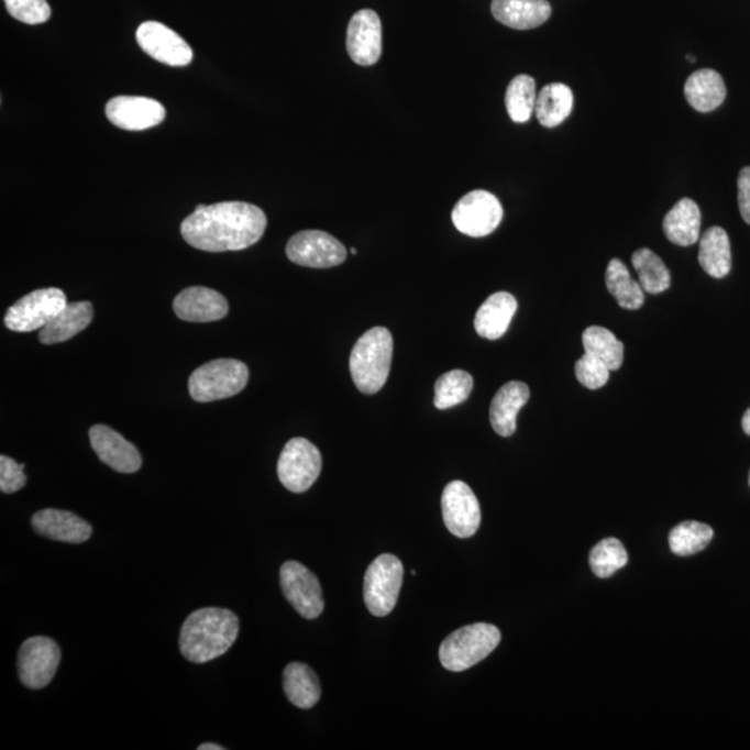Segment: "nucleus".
<instances>
[{
	"mask_svg": "<svg viewBox=\"0 0 750 750\" xmlns=\"http://www.w3.org/2000/svg\"><path fill=\"white\" fill-rule=\"evenodd\" d=\"M261 208L245 202L199 205L183 221L181 234L189 245L205 252L244 251L257 244L266 231Z\"/></svg>",
	"mask_w": 750,
	"mask_h": 750,
	"instance_id": "1",
	"label": "nucleus"
},
{
	"mask_svg": "<svg viewBox=\"0 0 750 750\" xmlns=\"http://www.w3.org/2000/svg\"><path fill=\"white\" fill-rule=\"evenodd\" d=\"M240 633L235 613L205 607L191 613L179 633V651L189 662L203 664L229 652Z\"/></svg>",
	"mask_w": 750,
	"mask_h": 750,
	"instance_id": "2",
	"label": "nucleus"
},
{
	"mask_svg": "<svg viewBox=\"0 0 750 750\" xmlns=\"http://www.w3.org/2000/svg\"><path fill=\"white\" fill-rule=\"evenodd\" d=\"M394 355V338L384 327L364 332L353 346L350 368L353 383L364 395H374L387 383Z\"/></svg>",
	"mask_w": 750,
	"mask_h": 750,
	"instance_id": "3",
	"label": "nucleus"
},
{
	"mask_svg": "<svg viewBox=\"0 0 750 750\" xmlns=\"http://www.w3.org/2000/svg\"><path fill=\"white\" fill-rule=\"evenodd\" d=\"M500 639L499 628L487 622L463 627L441 643V664L449 672H464L487 659L498 648Z\"/></svg>",
	"mask_w": 750,
	"mask_h": 750,
	"instance_id": "4",
	"label": "nucleus"
},
{
	"mask_svg": "<svg viewBox=\"0 0 750 750\" xmlns=\"http://www.w3.org/2000/svg\"><path fill=\"white\" fill-rule=\"evenodd\" d=\"M250 379V368L235 359H219L195 370L189 377L188 388L195 401L231 398L244 390Z\"/></svg>",
	"mask_w": 750,
	"mask_h": 750,
	"instance_id": "5",
	"label": "nucleus"
},
{
	"mask_svg": "<svg viewBox=\"0 0 750 750\" xmlns=\"http://www.w3.org/2000/svg\"><path fill=\"white\" fill-rule=\"evenodd\" d=\"M404 564L394 554L385 553L370 564L364 575V602L375 617L388 616L398 604L404 584Z\"/></svg>",
	"mask_w": 750,
	"mask_h": 750,
	"instance_id": "6",
	"label": "nucleus"
},
{
	"mask_svg": "<svg viewBox=\"0 0 750 750\" xmlns=\"http://www.w3.org/2000/svg\"><path fill=\"white\" fill-rule=\"evenodd\" d=\"M66 294L62 289H36L8 310L4 326L14 332L41 331L66 308Z\"/></svg>",
	"mask_w": 750,
	"mask_h": 750,
	"instance_id": "7",
	"label": "nucleus"
},
{
	"mask_svg": "<svg viewBox=\"0 0 750 750\" xmlns=\"http://www.w3.org/2000/svg\"><path fill=\"white\" fill-rule=\"evenodd\" d=\"M321 453L305 438H294L278 459L279 481L290 493L302 494L311 488L321 473Z\"/></svg>",
	"mask_w": 750,
	"mask_h": 750,
	"instance_id": "8",
	"label": "nucleus"
},
{
	"mask_svg": "<svg viewBox=\"0 0 750 750\" xmlns=\"http://www.w3.org/2000/svg\"><path fill=\"white\" fill-rule=\"evenodd\" d=\"M504 219V208L495 195L487 191H473L459 200L452 211L454 227L462 234L483 238L498 229Z\"/></svg>",
	"mask_w": 750,
	"mask_h": 750,
	"instance_id": "9",
	"label": "nucleus"
},
{
	"mask_svg": "<svg viewBox=\"0 0 750 750\" xmlns=\"http://www.w3.org/2000/svg\"><path fill=\"white\" fill-rule=\"evenodd\" d=\"M62 652L52 638L33 637L21 646L18 670L21 683L30 690H42L51 684L59 668Z\"/></svg>",
	"mask_w": 750,
	"mask_h": 750,
	"instance_id": "10",
	"label": "nucleus"
},
{
	"mask_svg": "<svg viewBox=\"0 0 750 750\" xmlns=\"http://www.w3.org/2000/svg\"><path fill=\"white\" fill-rule=\"evenodd\" d=\"M279 581L285 598L300 616L315 620L324 610L323 589L320 581L302 563H284L279 570Z\"/></svg>",
	"mask_w": 750,
	"mask_h": 750,
	"instance_id": "11",
	"label": "nucleus"
},
{
	"mask_svg": "<svg viewBox=\"0 0 750 750\" xmlns=\"http://www.w3.org/2000/svg\"><path fill=\"white\" fill-rule=\"evenodd\" d=\"M346 247L335 236L319 230L300 231L287 245L289 261L304 267H337L346 261Z\"/></svg>",
	"mask_w": 750,
	"mask_h": 750,
	"instance_id": "12",
	"label": "nucleus"
},
{
	"mask_svg": "<svg viewBox=\"0 0 750 750\" xmlns=\"http://www.w3.org/2000/svg\"><path fill=\"white\" fill-rule=\"evenodd\" d=\"M442 516L449 531L457 538H470L478 531L481 507L473 489L463 481H452L443 489Z\"/></svg>",
	"mask_w": 750,
	"mask_h": 750,
	"instance_id": "13",
	"label": "nucleus"
},
{
	"mask_svg": "<svg viewBox=\"0 0 750 750\" xmlns=\"http://www.w3.org/2000/svg\"><path fill=\"white\" fill-rule=\"evenodd\" d=\"M136 42L141 49L153 59L172 67L188 66L194 59V52L187 41L176 31L156 21H146L136 30Z\"/></svg>",
	"mask_w": 750,
	"mask_h": 750,
	"instance_id": "14",
	"label": "nucleus"
},
{
	"mask_svg": "<svg viewBox=\"0 0 750 750\" xmlns=\"http://www.w3.org/2000/svg\"><path fill=\"white\" fill-rule=\"evenodd\" d=\"M346 49L359 66H373L383 53V25L374 10L364 9L351 19Z\"/></svg>",
	"mask_w": 750,
	"mask_h": 750,
	"instance_id": "15",
	"label": "nucleus"
},
{
	"mask_svg": "<svg viewBox=\"0 0 750 750\" xmlns=\"http://www.w3.org/2000/svg\"><path fill=\"white\" fill-rule=\"evenodd\" d=\"M110 123L121 130L144 131L162 124L166 109L155 99L145 97H115L106 104Z\"/></svg>",
	"mask_w": 750,
	"mask_h": 750,
	"instance_id": "16",
	"label": "nucleus"
},
{
	"mask_svg": "<svg viewBox=\"0 0 750 750\" xmlns=\"http://www.w3.org/2000/svg\"><path fill=\"white\" fill-rule=\"evenodd\" d=\"M89 440L100 462L118 473L132 474L142 467L139 449L126 441L123 435L108 426L98 424L89 430Z\"/></svg>",
	"mask_w": 750,
	"mask_h": 750,
	"instance_id": "17",
	"label": "nucleus"
},
{
	"mask_svg": "<svg viewBox=\"0 0 750 750\" xmlns=\"http://www.w3.org/2000/svg\"><path fill=\"white\" fill-rule=\"evenodd\" d=\"M174 311L189 323H211L224 319L230 306L218 290L206 287H191L177 295L173 304Z\"/></svg>",
	"mask_w": 750,
	"mask_h": 750,
	"instance_id": "18",
	"label": "nucleus"
},
{
	"mask_svg": "<svg viewBox=\"0 0 750 750\" xmlns=\"http://www.w3.org/2000/svg\"><path fill=\"white\" fill-rule=\"evenodd\" d=\"M31 525L41 537L66 543L87 542L92 536L88 521L67 510L44 509L36 511Z\"/></svg>",
	"mask_w": 750,
	"mask_h": 750,
	"instance_id": "19",
	"label": "nucleus"
},
{
	"mask_svg": "<svg viewBox=\"0 0 750 750\" xmlns=\"http://www.w3.org/2000/svg\"><path fill=\"white\" fill-rule=\"evenodd\" d=\"M530 399V388L525 383L510 382L494 396L489 419L494 431L500 437H511L517 428V415Z\"/></svg>",
	"mask_w": 750,
	"mask_h": 750,
	"instance_id": "20",
	"label": "nucleus"
},
{
	"mask_svg": "<svg viewBox=\"0 0 750 750\" xmlns=\"http://www.w3.org/2000/svg\"><path fill=\"white\" fill-rule=\"evenodd\" d=\"M494 18L514 30H532L547 23L552 14L548 0H494Z\"/></svg>",
	"mask_w": 750,
	"mask_h": 750,
	"instance_id": "21",
	"label": "nucleus"
},
{
	"mask_svg": "<svg viewBox=\"0 0 750 750\" xmlns=\"http://www.w3.org/2000/svg\"><path fill=\"white\" fill-rule=\"evenodd\" d=\"M516 311L517 300L514 295L507 293L490 295L475 315V331L485 340H499L509 329Z\"/></svg>",
	"mask_w": 750,
	"mask_h": 750,
	"instance_id": "22",
	"label": "nucleus"
},
{
	"mask_svg": "<svg viewBox=\"0 0 750 750\" xmlns=\"http://www.w3.org/2000/svg\"><path fill=\"white\" fill-rule=\"evenodd\" d=\"M93 319V306L91 302L67 304L55 319L51 320L40 331V341L44 345L66 342L73 337L87 329Z\"/></svg>",
	"mask_w": 750,
	"mask_h": 750,
	"instance_id": "23",
	"label": "nucleus"
},
{
	"mask_svg": "<svg viewBox=\"0 0 750 750\" xmlns=\"http://www.w3.org/2000/svg\"><path fill=\"white\" fill-rule=\"evenodd\" d=\"M665 236L674 245L691 246L699 241L701 209L690 198L681 199L663 220Z\"/></svg>",
	"mask_w": 750,
	"mask_h": 750,
	"instance_id": "24",
	"label": "nucleus"
},
{
	"mask_svg": "<svg viewBox=\"0 0 750 750\" xmlns=\"http://www.w3.org/2000/svg\"><path fill=\"white\" fill-rule=\"evenodd\" d=\"M684 92L692 108L701 113H709L725 102L727 89L720 74L704 68L686 79Z\"/></svg>",
	"mask_w": 750,
	"mask_h": 750,
	"instance_id": "25",
	"label": "nucleus"
},
{
	"mask_svg": "<svg viewBox=\"0 0 750 750\" xmlns=\"http://www.w3.org/2000/svg\"><path fill=\"white\" fill-rule=\"evenodd\" d=\"M699 264L713 278H725L731 272L730 238L721 227H712L701 238Z\"/></svg>",
	"mask_w": 750,
	"mask_h": 750,
	"instance_id": "26",
	"label": "nucleus"
},
{
	"mask_svg": "<svg viewBox=\"0 0 750 750\" xmlns=\"http://www.w3.org/2000/svg\"><path fill=\"white\" fill-rule=\"evenodd\" d=\"M284 692L290 704L311 709L321 696L319 677L308 664L290 663L284 670Z\"/></svg>",
	"mask_w": 750,
	"mask_h": 750,
	"instance_id": "27",
	"label": "nucleus"
},
{
	"mask_svg": "<svg viewBox=\"0 0 750 750\" xmlns=\"http://www.w3.org/2000/svg\"><path fill=\"white\" fill-rule=\"evenodd\" d=\"M574 95L566 84L553 82L537 95L536 115L540 124L554 129L572 113Z\"/></svg>",
	"mask_w": 750,
	"mask_h": 750,
	"instance_id": "28",
	"label": "nucleus"
},
{
	"mask_svg": "<svg viewBox=\"0 0 750 750\" xmlns=\"http://www.w3.org/2000/svg\"><path fill=\"white\" fill-rule=\"evenodd\" d=\"M606 287L622 309L638 310L646 304L641 284L632 279L626 264L619 258H613L607 264Z\"/></svg>",
	"mask_w": 750,
	"mask_h": 750,
	"instance_id": "29",
	"label": "nucleus"
},
{
	"mask_svg": "<svg viewBox=\"0 0 750 750\" xmlns=\"http://www.w3.org/2000/svg\"><path fill=\"white\" fill-rule=\"evenodd\" d=\"M631 261L638 274L639 284L646 293L659 295L672 285L669 268L665 267L662 258L651 250H647V247L638 250L633 253Z\"/></svg>",
	"mask_w": 750,
	"mask_h": 750,
	"instance_id": "30",
	"label": "nucleus"
},
{
	"mask_svg": "<svg viewBox=\"0 0 750 750\" xmlns=\"http://www.w3.org/2000/svg\"><path fill=\"white\" fill-rule=\"evenodd\" d=\"M583 345L586 353L598 357L610 368V372L619 370L625 361V345L604 327L594 326L586 329L583 334Z\"/></svg>",
	"mask_w": 750,
	"mask_h": 750,
	"instance_id": "31",
	"label": "nucleus"
},
{
	"mask_svg": "<svg viewBox=\"0 0 750 750\" xmlns=\"http://www.w3.org/2000/svg\"><path fill=\"white\" fill-rule=\"evenodd\" d=\"M506 110L515 123H527L536 113L537 91L536 79L521 74L511 79L506 91Z\"/></svg>",
	"mask_w": 750,
	"mask_h": 750,
	"instance_id": "32",
	"label": "nucleus"
},
{
	"mask_svg": "<svg viewBox=\"0 0 750 750\" xmlns=\"http://www.w3.org/2000/svg\"><path fill=\"white\" fill-rule=\"evenodd\" d=\"M473 387L472 375L463 372V370H452V372L441 375L435 383V408L446 410L463 404L468 399Z\"/></svg>",
	"mask_w": 750,
	"mask_h": 750,
	"instance_id": "33",
	"label": "nucleus"
},
{
	"mask_svg": "<svg viewBox=\"0 0 750 750\" xmlns=\"http://www.w3.org/2000/svg\"><path fill=\"white\" fill-rule=\"evenodd\" d=\"M713 536L715 532L704 522L684 521L670 532V549L677 556H691V554L704 551L713 540Z\"/></svg>",
	"mask_w": 750,
	"mask_h": 750,
	"instance_id": "34",
	"label": "nucleus"
},
{
	"mask_svg": "<svg viewBox=\"0 0 750 750\" xmlns=\"http://www.w3.org/2000/svg\"><path fill=\"white\" fill-rule=\"evenodd\" d=\"M628 563L625 545L616 538H606L591 552L589 564L596 577L609 578Z\"/></svg>",
	"mask_w": 750,
	"mask_h": 750,
	"instance_id": "35",
	"label": "nucleus"
},
{
	"mask_svg": "<svg viewBox=\"0 0 750 750\" xmlns=\"http://www.w3.org/2000/svg\"><path fill=\"white\" fill-rule=\"evenodd\" d=\"M13 19L29 25L44 24L51 19L52 9L46 0H3Z\"/></svg>",
	"mask_w": 750,
	"mask_h": 750,
	"instance_id": "36",
	"label": "nucleus"
},
{
	"mask_svg": "<svg viewBox=\"0 0 750 750\" xmlns=\"http://www.w3.org/2000/svg\"><path fill=\"white\" fill-rule=\"evenodd\" d=\"M575 375L585 388L599 389L609 382L610 368L598 357L585 352V355L575 363Z\"/></svg>",
	"mask_w": 750,
	"mask_h": 750,
	"instance_id": "37",
	"label": "nucleus"
},
{
	"mask_svg": "<svg viewBox=\"0 0 750 750\" xmlns=\"http://www.w3.org/2000/svg\"><path fill=\"white\" fill-rule=\"evenodd\" d=\"M24 464H19L12 457L0 456V490L3 494H14L23 489L26 484Z\"/></svg>",
	"mask_w": 750,
	"mask_h": 750,
	"instance_id": "38",
	"label": "nucleus"
},
{
	"mask_svg": "<svg viewBox=\"0 0 750 750\" xmlns=\"http://www.w3.org/2000/svg\"><path fill=\"white\" fill-rule=\"evenodd\" d=\"M738 203L742 219L750 225V167H745L739 173Z\"/></svg>",
	"mask_w": 750,
	"mask_h": 750,
	"instance_id": "39",
	"label": "nucleus"
},
{
	"mask_svg": "<svg viewBox=\"0 0 750 750\" xmlns=\"http://www.w3.org/2000/svg\"><path fill=\"white\" fill-rule=\"evenodd\" d=\"M742 428L745 434L750 437V409H748L747 413H745L742 417Z\"/></svg>",
	"mask_w": 750,
	"mask_h": 750,
	"instance_id": "40",
	"label": "nucleus"
},
{
	"mask_svg": "<svg viewBox=\"0 0 750 750\" xmlns=\"http://www.w3.org/2000/svg\"><path fill=\"white\" fill-rule=\"evenodd\" d=\"M198 749L199 750H224L223 747H220V745H216V743H203V745H200V747Z\"/></svg>",
	"mask_w": 750,
	"mask_h": 750,
	"instance_id": "41",
	"label": "nucleus"
},
{
	"mask_svg": "<svg viewBox=\"0 0 750 750\" xmlns=\"http://www.w3.org/2000/svg\"><path fill=\"white\" fill-rule=\"evenodd\" d=\"M686 59L691 60V63H695V57L686 55Z\"/></svg>",
	"mask_w": 750,
	"mask_h": 750,
	"instance_id": "42",
	"label": "nucleus"
},
{
	"mask_svg": "<svg viewBox=\"0 0 750 750\" xmlns=\"http://www.w3.org/2000/svg\"><path fill=\"white\" fill-rule=\"evenodd\" d=\"M351 252H352V255H353V256H356V255H357V250H356V247H352V251H351Z\"/></svg>",
	"mask_w": 750,
	"mask_h": 750,
	"instance_id": "43",
	"label": "nucleus"
},
{
	"mask_svg": "<svg viewBox=\"0 0 750 750\" xmlns=\"http://www.w3.org/2000/svg\"><path fill=\"white\" fill-rule=\"evenodd\" d=\"M749 485H750V474H749Z\"/></svg>",
	"mask_w": 750,
	"mask_h": 750,
	"instance_id": "44",
	"label": "nucleus"
}]
</instances>
